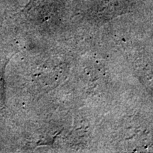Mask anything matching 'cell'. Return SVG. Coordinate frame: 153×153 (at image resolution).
Wrapping results in <instances>:
<instances>
[{"mask_svg": "<svg viewBox=\"0 0 153 153\" xmlns=\"http://www.w3.org/2000/svg\"><path fill=\"white\" fill-rule=\"evenodd\" d=\"M2 71L3 68H0V97L3 94V85H2Z\"/></svg>", "mask_w": 153, "mask_h": 153, "instance_id": "1", "label": "cell"}]
</instances>
